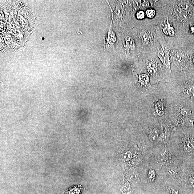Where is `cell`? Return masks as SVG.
Masks as SVG:
<instances>
[{
  "label": "cell",
  "mask_w": 194,
  "mask_h": 194,
  "mask_svg": "<svg viewBox=\"0 0 194 194\" xmlns=\"http://www.w3.org/2000/svg\"><path fill=\"white\" fill-rule=\"evenodd\" d=\"M190 31L192 34H194V25H192L190 27Z\"/></svg>",
  "instance_id": "obj_13"
},
{
  "label": "cell",
  "mask_w": 194,
  "mask_h": 194,
  "mask_svg": "<svg viewBox=\"0 0 194 194\" xmlns=\"http://www.w3.org/2000/svg\"><path fill=\"white\" fill-rule=\"evenodd\" d=\"M136 16L138 19H143L145 17V13L143 11H139L137 13Z\"/></svg>",
  "instance_id": "obj_12"
},
{
  "label": "cell",
  "mask_w": 194,
  "mask_h": 194,
  "mask_svg": "<svg viewBox=\"0 0 194 194\" xmlns=\"http://www.w3.org/2000/svg\"><path fill=\"white\" fill-rule=\"evenodd\" d=\"M193 126H194V122Z\"/></svg>",
  "instance_id": "obj_15"
},
{
  "label": "cell",
  "mask_w": 194,
  "mask_h": 194,
  "mask_svg": "<svg viewBox=\"0 0 194 194\" xmlns=\"http://www.w3.org/2000/svg\"><path fill=\"white\" fill-rule=\"evenodd\" d=\"M161 189L165 194H182L181 180H164Z\"/></svg>",
  "instance_id": "obj_2"
},
{
  "label": "cell",
  "mask_w": 194,
  "mask_h": 194,
  "mask_svg": "<svg viewBox=\"0 0 194 194\" xmlns=\"http://www.w3.org/2000/svg\"><path fill=\"white\" fill-rule=\"evenodd\" d=\"M157 36L159 42H160L161 48L157 54L158 57L164 65L170 70V65L171 63V55L169 48L167 47V44L164 39L161 32L160 31L159 28L156 29Z\"/></svg>",
  "instance_id": "obj_1"
},
{
  "label": "cell",
  "mask_w": 194,
  "mask_h": 194,
  "mask_svg": "<svg viewBox=\"0 0 194 194\" xmlns=\"http://www.w3.org/2000/svg\"><path fill=\"white\" fill-rule=\"evenodd\" d=\"M142 42L144 44H149L152 40V36L150 32L142 31L141 34Z\"/></svg>",
  "instance_id": "obj_7"
},
{
  "label": "cell",
  "mask_w": 194,
  "mask_h": 194,
  "mask_svg": "<svg viewBox=\"0 0 194 194\" xmlns=\"http://www.w3.org/2000/svg\"><path fill=\"white\" fill-rule=\"evenodd\" d=\"M139 79L140 82L144 85H147L149 83V77L146 75L143 74L140 75Z\"/></svg>",
  "instance_id": "obj_10"
},
{
  "label": "cell",
  "mask_w": 194,
  "mask_h": 194,
  "mask_svg": "<svg viewBox=\"0 0 194 194\" xmlns=\"http://www.w3.org/2000/svg\"><path fill=\"white\" fill-rule=\"evenodd\" d=\"M173 28L170 25L169 23H167L166 27L163 29V31L164 33L170 36L173 35L174 34V31Z\"/></svg>",
  "instance_id": "obj_9"
},
{
  "label": "cell",
  "mask_w": 194,
  "mask_h": 194,
  "mask_svg": "<svg viewBox=\"0 0 194 194\" xmlns=\"http://www.w3.org/2000/svg\"><path fill=\"white\" fill-rule=\"evenodd\" d=\"M164 103L161 101H159L155 103L154 113L155 115L161 116L164 113Z\"/></svg>",
  "instance_id": "obj_4"
},
{
  "label": "cell",
  "mask_w": 194,
  "mask_h": 194,
  "mask_svg": "<svg viewBox=\"0 0 194 194\" xmlns=\"http://www.w3.org/2000/svg\"><path fill=\"white\" fill-rule=\"evenodd\" d=\"M194 91V86L191 84H187L183 87L182 95L185 97L190 96Z\"/></svg>",
  "instance_id": "obj_5"
},
{
  "label": "cell",
  "mask_w": 194,
  "mask_h": 194,
  "mask_svg": "<svg viewBox=\"0 0 194 194\" xmlns=\"http://www.w3.org/2000/svg\"><path fill=\"white\" fill-rule=\"evenodd\" d=\"M181 124L183 126L190 127L193 126L194 118L192 116L184 117L181 120Z\"/></svg>",
  "instance_id": "obj_6"
},
{
  "label": "cell",
  "mask_w": 194,
  "mask_h": 194,
  "mask_svg": "<svg viewBox=\"0 0 194 194\" xmlns=\"http://www.w3.org/2000/svg\"><path fill=\"white\" fill-rule=\"evenodd\" d=\"M179 112L183 117L191 116L192 114L191 110L185 107L180 108V109H179Z\"/></svg>",
  "instance_id": "obj_8"
},
{
  "label": "cell",
  "mask_w": 194,
  "mask_h": 194,
  "mask_svg": "<svg viewBox=\"0 0 194 194\" xmlns=\"http://www.w3.org/2000/svg\"><path fill=\"white\" fill-rule=\"evenodd\" d=\"M192 59H193V63L194 64V53L193 54V55H192Z\"/></svg>",
  "instance_id": "obj_14"
},
{
  "label": "cell",
  "mask_w": 194,
  "mask_h": 194,
  "mask_svg": "<svg viewBox=\"0 0 194 194\" xmlns=\"http://www.w3.org/2000/svg\"><path fill=\"white\" fill-rule=\"evenodd\" d=\"M174 61L179 68L182 70L189 65L190 60L188 55L183 52H175Z\"/></svg>",
  "instance_id": "obj_3"
},
{
  "label": "cell",
  "mask_w": 194,
  "mask_h": 194,
  "mask_svg": "<svg viewBox=\"0 0 194 194\" xmlns=\"http://www.w3.org/2000/svg\"><path fill=\"white\" fill-rule=\"evenodd\" d=\"M146 14L147 16L149 18H152L155 15V11L152 9H148L146 10Z\"/></svg>",
  "instance_id": "obj_11"
}]
</instances>
